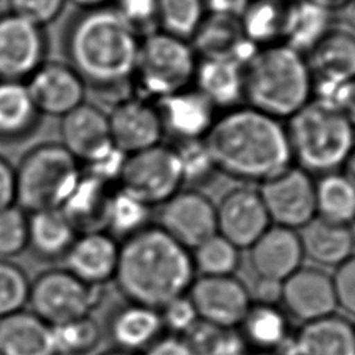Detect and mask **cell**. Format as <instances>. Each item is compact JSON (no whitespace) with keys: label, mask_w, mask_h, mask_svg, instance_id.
<instances>
[{"label":"cell","mask_w":355,"mask_h":355,"mask_svg":"<svg viewBox=\"0 0 355 355\" xmlns=\"http://www.w3.org/2000/svg\"><path fill=\"white\" fill-rule=\"evenodd\" d=\"M140 39L108 6L78 10L69 15L62 29L61 47L65 62L80 76L87 90L118 103L132 96Z\"/></svg>","instance_id":"cell-1"},{"label":"cell","mask_w":355,"mask_h":355,"mask_svg":"<svg viewBox=\"0 0 355 355\" xmlns=\"http://www.w3.org/2000/svg\"><path fill=\"white\" fill-rule=\"evenodd\" d=\"M204 143L216 171L244 183L262 184L293 165L282 121L248 105L216 115Z\"/></svg>","instance_id":"cell-2"},{"label":"cell","mask_w":355,"mask_h":355,"mask_svg":"<svg viewBox=\"0 0 355 355\" xmlns=\"http://www.w3.org/2000/svg\"><path fill=\"white\" fill-rule=\"evenodd\" d=\"M194 279L190 250L158 225H148L119 243L114 282L128 302L159 311L186 295Z\"/></svg>","instance_id":"cell-3"},{"label":"cell","mask_w":355,"mask_h":355,"mask_svg":"<svg viewBox=\"0 0 355 355\" xmlns=\"http://www.w3.org/2000/svg\"><path fill=\"white\" fill-rule=\"evenodd\" d=\"M313 97L305 55L276 43L259 47L244 64V103L279 121H287Z\"/></svg>","instance_id":"cell-4"},{"label":"cell","mask_w":355,"mask_h":355,"mask_svg":"<svg viewBox=\"0 0 355 355\" xmlns=\"http://www.w3.org/2000/svg\"><path fill=\"white\" fill-rule=\"evenodd\" d=\"M291 159L308 173L341 169L355 147V128L331 104L312 98L284 125Z\"/></svg>","instance_id":"cell-5"},{"label":"cell","mask_w":355,"mask_h":355,"mask_svg":"<svg viewBox=\"0 0 355 355\" xmlns=\"http://www.w3.org/2000/svg\"><path fill=\"white\" fill-rule=\"evenodd\" d=\"M14 171L15 204L28 214L60 208L82 173L79 161L55 141L29 148Z\"/></svg>","instance_id":"cell-6"},{"label":"cell","mask_w":355,"mask_h":355,"mask_svg":"<svg viewBox=\"0 0 355 355\" xmlns=\"http://www.w3.org/2000/svg\"><path fill=\"white\" fill-rule=\"evenodd\" d=\"M198 57L189 40L154 31L141 36L133 90L155 101L193 86Z\"/></svg>","instance_id":"cell-7"},{"label":"cell","mask_w":355,"mask_h":355,"mask_svg":"<svg viewBox=\"0 0 355 355\" xmlns=\"http://www.w3.org/2000/svg\"><path fill=\"white\" fill-rule=\"evenodd\" d=\"M101 297V287L83 283L65 268L42 272L31 282L28 304L50 326L89 316Z\"/></svg>","instance_id":"cell-8"},{"label":"cell","mask_w":355,"mask_h":355,"mask_svg":"<svg viewBox=\"0 0 355 355\" xmlns=\"http://www.w3.org/2000/svg\"><path fill=\"white\" fill-rule=\"evenodd\" d=\"M116 186L148 207L164 204L183 186L175 147L159 143L126 155Z\"/></svg>","instance_id":"cell-9"},{"label":"cell","mask_w":355,"mask_h":355,"mask_svg":"<svg viewBox=\"0 0 355 355\" xmlns=\"http://www.w3.org/2000/svg\"><path fill=\"white\" fill-rule=\"evenodd\" d=\"M49 55L46 28L10 10L0 12V80L26 82Z\"/></svg>","instance_id":"cell-10"},{"label":"cell","mask_w":355,"mask_h":355,"mask_svg":"<svg viewBox=\"0 0 355 355\" xmlns=\"http://www.w3.org/2000/svg\"><path fill=\"white\" fill-rule=\"evenodd\" d=\"M270 223L300 230L316 216L315 182L294 164L259 184L258 189Z\"/></svg>","instance_id":"cell-11"},{"label":"cell","mask_w":355,"mask_h":355,"mask_svg":"<svg viewBox=\"0 0 355 355\" xmlns=\"http://www.w3.org/2000/svg\"><path fill=\"white\" fill-rule=\"evenodd\" d=\"M201 322L219 329L239 327L252 306L251 291L233 276H200L187 291Z\"/></svg>","instance_id":"cell-12"},{"label":"cell","mask_w":355,"mask_h":355,"mask_svg":"<svg viewBox=\"0 0 355 355\" xmlns=\"http://www.w3.org/2000/svg\"><path fill=\"white\" fill-rule=\"evenodd\" d=\"M313 97L330 104L344 83L355 79V35L338 28L326 32L305 54Z\"/></svg>","instance_id":"cell-13"},{"label":"cell","mask_w":355,"mask_h":355,"mask_svg":"<svg viewBox=\"0 0 355 355\" xmlns=\"http://www.w3.org/2000/svg\"><path fill=\"white\" fill-rule=\"evenodd\" d=\"M158 226L187 250L216 234V208L198 190H179L161 204Z\"/></svg>","instance_id":"cell-14"},{"label":"cell","mask_w":355,"mask_h":355,"mask_svg":"<svg viewBox=\"0 0 355 355\" xmlns=\"http://www.w3.org/2000/svg\"><path fill=\"white\" fill-rule=\"evenodd\" d=\"M215 208L216 233L239 250H248L272 225L258 189L250 186L229 190Z\"/></svg>","instance_id":"cell-15"},{"label":"cell","mask_w":355,"mask_h":355,"mask_svg":"<svg viewBox=\"0 0 355 355\" xmlns=\"http://www.w3.org/2000/svg\"><path fill=\"white\" fill-rule=\"evenodd\" d=\"M107 114L111 141L126 155L159 144L165 135L157 107L147 98L129 96Z\"/></svg>","instance_id":"cell-16"},{"label":"cell","mask_w":355,"mask_h":355,"mask_svg":"<svg viewBox=\"0 0 355 355\" xmlns=\"http://www.w3.org/2000/svg\"><path fill=\"white\" fill-rule=\"evenodd\" d=\"M280 304L287 316L301 323L336 313L331 275L319 268L301 266L282 282Z\"/></svg>","instance_id":"cell-17"},{"label":"cell","mask_w":355,"mask_h":355,"mask_svg":"<svg viewBox=\"0 0 355 355\" xmlns=\"http://www.w3.org/2000/svg\"><path fill=\"white\" fill-rule=\"evenodd\" d=\"M25 83L42 115L62 118L86 101L87 87L67 62L46 61Z\"/></svg>","instance_id":"cell-18"},{"label":"cell","mask_w":355,"mask_h":355,"mask_svg":"<svg viewBox=\"0 0 355 355\" xmlns=\"http://www.w3.org/2000/svg\"><path fill=\"white\" fill-rule=\"evenodd\" d=\"M164 133L179 141L202 140L209 132L216 108L194 86L154 101Z\"/></svg>","instance_id":"cell-19"},{"label":"cell","mask_w":355,"mask_h":355,"mask_svg":"<svg viewBox=\"0 0 355 355\" xmlns=\"http://www.w3.org/2000/svg\"><path fill=\"white\" fill-rule=\"evenodd\" d=\"M119 243L105 230L79 233L64 257L65 269L89 286L103 287L118 265Z\"/></svg>","instance_id":"cell-20"},{"label":"cell","mask_w":355,"mask_h":355,"mask_svg":"<svg viewBox=\"0 0 355 355\" xmlns=\"http://www.w3.org/2000/svg\"><path fill=\"white\" fill-rule=\"evenodd\" d=\"M276 352L279 355H355V324L336 313L302 323Z\"/></svg>","instance_id":"cell-21"},{"label":"cell","mask_w":355,"mask_h":355,"mask_svg":"<svg viewBox=\"0 0 355 355\" xmlns=\"http://www.w3.org/2000/svg\"><path fill=\"white\" fill-rule=\"evenodd\" d=\"M248 250L258 279L282 283L302 266L301 240L293 229L270 225Z\"/></svg>","instance_id":"cell-22"},{"label":"cell","mask_w":355,"mask_h":355,"mask_svg":"<svg viewBox=\"0 0 355 355\" xmlns=\"http://www.w3.org/2000/svg\"><path fill=\"white\" fill-rule=\"evenodd\" d=\"M60 136L61 144L80 165L97 158L114 146L110 136L108 114L89 101L61 118Z\"/></svg>","instance_id":"cell-23"},{"label":"cell","mask_w":355,"mask_h":355,"mask_svg":"<svg viewBox=\"0 0 355 355\" xmlns=\"http://www.w3.org/2000/svg\"><path fill=\"white\" fill-rule=\"evenodd\" d=\"M190 44L198 58L230 57L243 65L258 49L244 37L239 18L211 12L205 14Z\"/></svg>","instance_id":"cell-24"},{"label":"cell","mask_w":355,"mask_h":355,"mask_svg":"<svg viewBox=\"0 0 355 355\" xmlns=\"http://www.w3.org/2000/svg\"><path fill=\"white\" fill-rule=\"evenodd\" d=\"M193 86L216 110H230L244 103V65L230 57L198 58Z\"/></svg>","instance_id":"cell-25"},{"label":"cell","mask_w":355,"mask_h":355,"mask_svg":"<svg viewBox=\"0 0 355 355\" xmlns=\"http://www.w3.org/2000/svg\"><path fill=\"white\" fill-rule=\"evenodd\" d=\"M304 258L312 262L336 268L348 259L355 250V233L352 226L338 225L315 216L298 232Z\"/></svg>","instance_id":"cell-26"},{"label":"cell","mask_w":355,"mask_h":355,"mask_svg":"<svg viewBox=\"0 0 355 355\" xmlns=\"http://www.w3.org/2000/svg\"><path fill=\"white\" fill-rule=\"evenodd\" d=\"M159 311L128 302L114 312L108 322V334L115 349L136 354L146 351L162 331Z\"/></svg>","instance_id":"cell-27"},{"label":"cell","mask_w":355,"mask_h":355,"mask_svg":"<svg viewBox=\"0 0 355 355\" xmlns=\"http://www.w3.org/2000/svg\"><path fill=\"white\" fill-rule=\"evenodd\" d=\"M42 116L25 82L0 80L1 143L14 144L32 137L42 123Z\"/></svg>","instance_id":"cell-28"},{"label":"cell","mask_w":355,"mask_h":355,"mask_svg":"<svg viewBox=\"0 0 355 355\" xmlns=\"http://www.w3.org/2000/svg\"><path fill=\"white\" fill-rule=\"evenodd\" d=\"M0 355H55L51 326L25 309L0 318Z\"/></svg>","instance_id":"cell-29"},{"label":"cell","mask_w":355,"mask_h":355,"mask_svg":"<svg viewBox=\"0 0 355 355\" xmlns=\"http://www.w3.org/2000/svg\"><path fill=\"white\" fill-rule=\"evenodd\" d=\"M79 232L61 208L28 214V248L43 261L64 259Z\"/></svg>","instance_id":"cell-30"},{"label":"cell","mask_w":355,"mask_h":355,"mask_svg":"<svg viewBox=\"0 0 355 355\" xmlns=\"http://www.w3.org/2000/svg\"><path fill=\"white\" fill-rule=\"evenodd\" d=\"M114 187L82 171L79 180L60 208L79 233L101 230Z\"/></svg>","instance_id":"cell-31"},{"label":"cell","mask_w":355,"mask_h":355,"mask_svg":"<svg viewBox=\"0 0 355 355\" xmlns=\"http://www.w3.org/2000/svg\"><path fill=\"white\" fill-rule=\"evenodd\" d=\"M331 8L315 0H288L282 43L304 55L331 29Z\"/></svg>","instance_id":"cell-32"},{"label":"cell","mask_w":355,"mask_h":355,"mask_svg":"<svg viewBox=\"0 0 355 355\" xmlns=\"http://www.w3.org/2000/svg\"><path fill=\"white\" fill-rule=\"evenodd\" d=\"M240 327L248 347L263 354L276 352L291 336L288 316L277 305L252 302Z\"/></svg>","instance_id":"cell-33"},{"label":"cell","mask_w":355,"mask_h":355,"mask_svg":"<svg viewBox=\"0 0 355 355\" xmlns=\"http://www.w3.org/2000/svg\"><path fill=\"white\" fill-rule=\"evenodd\" d=\"M288 0H250L239 17L244 37L255 47L282 43Z\"/></svg>","instance_id":"cell-34"},{"label":"cell","mask_w":355,"mask_h":355,"mask_svg":"<svg viewBox=\"0 0 355 355\" xmlns=\"http://www.w3.org/2000/svg\"><path fill=\"white\" fill-rule=\"evenodd\" d=\"M316 216L345 226L355 223V186L341 173L323 175L315 182Z\"/></svg>","instance_id":"cell-35"},{"label":"cell","mask_w":355,"mask_h":355,"mask_svg":"<svg viewBox=\"0 0 355 355\" xmlns=\"http://www.w3.org/2000/svg\"><path fill=\"white\" fill-rule=\"evenodd\" d=\"M151 207L115 186L110 194L104 227L112 237L122 240L148 226Z\"/></svg>","instance_id":"cell-36"},{"label":"cell","mask_w":355,"mask_h":355,"mask_svg":"<svg viewBox=\"0 0 355 355\" xmlns=\"http://www.w3.org/2000/svg\"><path fill=\"white\" fill-rule=\"evenodd\" d=\"M205 14L204 0H157L158 31L189 42Z\"/></svg>","instance_id":"cell-37"},{"label":"cell","mask_w":355,"mask_h":355,"mask_svg":"<svg viewBox=\"0 0 355 355\" xmlns=\"http://www.w3.org/2000/svg\"><path fill=\"white\" fill-rule=\"evenodd\" d=\"M200 276H233L240 265V250L220 234H214L191 252Z\"/></svg>","instance_id":"cell-38"},{"label":"cell","mask_w":355,"mask_h":355,"mask_svg":"<svg viewBox=\"0 0 355 355\" xmlns=\"http://www.w3.org/2000/svg\"><path fill=\"white\" fill-rule=\"evenodd\" d=\"M55 355H87L101 340L98 323L89 315L51 326Z\"/></svg>","instance_id":"cell-39"},{"label":"cell","mask_w":355,"mask_h":355,"mask_svg":"<svg viewBox=\"0 0 355 355\" xmlns=\"http://www.w3.org/2000/svg\"><path fill=\"white\" fill-rule=\"evenodd\" d=\"M182 182L190 186H202L212 180L215 176L216 166L212 161V157L202 140H190V141H179L175 146Z\"/></svg>","instance_id":"cell-40"},{"label":"cell","mask_w":355,"mask_h":355,"mask_svg":"<svg viewBox=\"0 0 355 355\" xmlns=\"http://www.w3.org/2000/svg\"><path fill=\"white\" fill-rule=\"evenodd\" d=\"M29 290L31 280L25 270L8 259H0V318L22 311Z\"/></svg>","instance_id":"cell-41"},{"label":"cell","mask_w":355,"mask_h":355,"mask_svg":"<svg viewBox=\"0 0 355 355\" xmlns=\"http://www.w3.org/2000/svg\"><path fill=\"white\" fill-rule=\"evenodd\" d=\"M28 248V212L17 204L0 209V259H10Z\"/></svg>","instance_id":"cell-42"},{"label":"cell","mask_w":355,"mask_h":355,"mask_svg":"<svg viewBox=\"0 0 355 355\" xmlns=\"http://www.w3.org/2000/svg\"><path fill=\"white\" fill-rule=\"evenodd\" d=\"M111 6L140 37L158 29L157 0H114Z\"/></svg>","instance_id":"cell-43"},{"label":"cell","mask_w":355,"mask_h":355,"mask_svg":"<svg viewBox=\"0 0 355 355\" xmlns=\"http://www.w3.org/2000/svg\"><path fill=\"white\" fill-rule=\"evenodd\" d=\"M159 315L162 326L171 330L173 336L179 337L189 333L200 322L198 313L187 294L162 306L159 309Z\"/></svg>","instance_id":"cell-44"},{"label":"cell","mask_w":355,"mask_h":355,"mask_svg":"<svg viewBox=\"0 0 355 355\" xmlns=\"http://www.w3.org/2000/svg\"><path fill=\"white\" fill-rule=\"evenodd\" d=\"M8 10L43 28L62 14L67 0H7Z\"/></svg>","instance_id":"cell-45"},{"label":"cell","mask_w":355,"mask_h":355,"mask_svg":"<svg viewBox=\"0 0 355 355\" xmlns=\"http://www.w3.org/2000/svg\"><path fill=\"white\" fill-rule=\"evenodd\" d=\"M331 280L337 308L355 316V254L334 268Z\"/></svg>","instance_id":"cell-46"},{"label":"cell","mask_w":355,"mask_h":355,"mask_svg":"<svg viewBox=\"0 0 355 355\" xmlns=\"http://www.w3.org/2000/svg\"><path fill=\"white\" fill-rule=\"evenodd\" d=\"M225 329H219L205 322H198L183 336L191 355H216L219 341Z\"/></svg>","instance_id":"cell-47"},{"label":"cell","mask_w":355,"mask_h":355,"mask_svg":"<svg viewBox=\"0 0 355 355\" xmlns=\"http://www.w3.org/2000/svg\"><path fill=\"white\" fill-rule=\"evenodd\" d=\"M15 204V171L14 166L0 155V209Z\"/></svg>","instance_id":"cell-48"},{"label":"cell","mask_w":355,"mask_h":355,"mask_svg":"<svg viewBox=\"0 0 355 355\" xmlns=\"http://www.w3.org/2000/svg\"><path fill=\"white\" fill-rule=\"evenodd\" d=\"M330 104L336 107L355 128V79L340 86Z\"/></svg>","instance_id":"cell-49"},{"label":"cell","mask_w":355,"mask_h":355,"mask_svg":"<svg viewBox=\"0 0 355 355\" xmlns=\"http://www.w3.org/2000/svg\"><path fill=\"white\" fill-rule=\"evenodd\" d=\"M143 355H191L183 337L166 336L157 338Z\"/></svg>","instance_id":"cell-50"},{"label":"cell","mask_w":355,"mask_h":355,"mask_svg":"<svg viewBox=\"0 0 355 355\" xmlns=\"http://www.w3.org/2000/svg\"><path fill=\"white\" fill-rule=\"evenodd\" d=\"M282 295V283L258 279L254 287V293H251V298L254 304H268V305H279Z\"/></svg>","instance_id":"cell-51"},{"label":"cell","mask_w":355,"mask_h":355,"mask_svg":"<svg viewBox=\"0 0 355 355\" xmlns=\"http://www.w3.org/2000/svg\"><path fill=\"white\" fill-rule=\"evenodd\" d=\"M207 12L239 18L250 0H204Z\"/></svg>","instance_id":"cell-52"},{"label":"cell","mask_w":355,"mask_h":355,"mask_svg":"<svg viewBox=\"0 0 355 355\" xmlns=\"http://www.w3.org/2000/svg\"><path fill=\"white\" fill-rule=\"evenodd\" d=\"M337 10L340 11L344 24L355 31V0H343Z\"/></svg>","instance_id":"cell-53"},{"label":"cell","mask_w":355,"mask_h":355,"mask_svg":"<svg viewBox=\"0 0 355 355\" xmlns=\"http://www.w3.org/2000/svg\"><path fill=\"white\" fill-rule=\"evenodd\" d=\"M78 7V10H92V8H101L108 7L112 4L114 0H67Z\"/></svg>","instance_id":"cell-54"},{"label":"cell","mask_w":355,"mask_h":355,"mask_svg":"<svg viewBox=\"0 0 355 355\" xmlns=\"http://www.w3.org/2000/svg\"><path fill=\"white\" fill-rule=\"evenodd\" d=\"M341 169H343L341 173L355 186V147L351 151V154L348 155V158L345 159Z\"/></svg>","instance_id":"cell-55"},{"label":"cell","mask_w":355,"mask_h":355,"mask_svg":"<svg viewBox=\"0 0 355 355\" xmlns=\"http://www.w3.org/2000/svg\"><path fill=\"white\" fill-rule=\"evenodd\" d=\"M101 355H133V354H129V352H125V351H119V349H111V351H107Z\"/></svg>","instance_id":"cell-56"}]
</instances>
